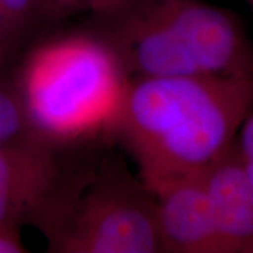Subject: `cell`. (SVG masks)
Wrapping results in <instances>:
<instances>
[{
  "label": "cell",
  "mask_w": 253,
  "mask_h": 253,
  "mask_svg": "<svg viewBox=\"0 0 253 253\" xmlns=\"http://www.w3.org/2000/svg\"><path fill=\"white\" fill-rule=\"evenodd\" d=\"M245 1H246V3H248V4L251 6V9L253 10V0H245Z\"/></svg>",
  "instance_id": "cell-13"
},
{
  "label": "cell",
  "mask_w": 253,
  "mask_h": 253,
  "mask_svg": "<svg viewBox=\"0 0 253 253\" xmlns=\"http://www.w3.org/2000/svg\"><path fill=\"white\" fill-rule=\"evenodd\" d=\"M253 107V79L132 78L116 138L149 190L203 172L236 142Z\"/></svg>",
  "instance_id": "cell-1"
},
{
  "label": "cell",
  "mask_w": 253,
  "mask_h": 253,
  "mask_svg": "<svg viewBox=\"0 0 253 253\" xmlns=\"http://www.w3.org/2000/svg\"><path fill=\"white\" fill-rule=\"evenodd\" d=\"M236 148L248 176L253 183V107L245 118L236 136Z\"/></svg>",
  "instance_id": "cell-10"
},
{
  "label": "cell",
  "mask_w": 253,
  "mask_h": 253,
  "mask_svg": "<svg viewBox=\"0 0 253 253\" xmlns=\"http://www.w3.org/2000/svg\"><path fill=\"white\" fill-rule=\"evenodd\" d=\"M251 253H253V249H252V252H251Z\"/></svg>",
  "instance_id": "cell-14"
},
{
  "label": "cell",
  "mask_w": 253,
  "mask_h": 253,
  "mask_svg": "<svg viewBox=\"0 0 253 253\" xmlns=\"http://www.w3.org/2000/svg\"><path fill=\"white\" fill-rule=\"evenodd\" d=\"M30 135L23 103L16 87L0 84V145Z\"/></svg>",
  "instance_id": "cell-8"
},
{
  "label": "cell",
  "mask_w": 253,
  "mask_h": 253,
  "mask_svg": "<svg viewBox=\"0 0 253 253\" xmlns=\"http://www.w3.org/2000/svg\"><path fill=\"white\" fill-rule=\"evenodd\" d=\"M118 0H49L55 13H79L93 11L99 14L110 9Z\"/></svg>",
  "instance_id": "cell-11"
},
{
  "label": "cell",
  "mask_w": 253,
  "mask_h": 253,
  "mask_svg": "<svg viewBox=\"0 0 253 253\" xmlns=\"http://www.w3.org/2000/svg\"><path fill=\"white\" fill-rule=\"evenodd\" d=\"M68 154L33 135L0 145V225H37L79 169Z\"/></svg>",
  "instance_id": "cell-5"
},
{
  "label": "cell",
  "mask_w": 253,
  "mask_h": 253,
  "mask_svg": "<svg viewBox=\"0 0 253 253\" xmlns=\"http://www.w3.org/2000/svg\"><path fill=\"white\" fill-rule=\"evenodd\" d=\"M97 30L132 78L253 79V42L232 11L201 0H118Z\"/></svg>",
  "instance_id": "cell-3"
},
{
  "label": "cell",
  "mask_w": 253,
  "mask_h": 253,
  "mask_svg": "<svg viewBox=\"0 0 253 253\" xmlns=\"http://www.w3.org/2000/svg\"><path fill=\"white\" fill-rule=\"evenodd\" d=\"M54 11L49 0H0V28H18L41 11Z\"/></svg>",
  "instance_id": "cell-9"
},
{
  "label": "cell",
  "mask_w": 253,
  "mask_h": 253,
  "mask_svg": "<svg viewBox=\"0 0 253 253\" xmlns=\"http://www.w3.org/2000/svg\"><path fill=\"white\" fill-rule=\"evenodd\" d=\"M26 246L20 236V226L0 225V253H24Z\"/></svg>",
  "instance_id": "cell-12"
},
{
  "label": "cell",
  "mask_w": 253,
  "mask_h": 253,
  "mask_svg": "<svg viewBox=\"0 0 253 253\" xmlns=\"http://www.w3.org/2000/svg\"><path fill=\"white\" fill-rule=\"evenodd\" d=\"M94 31L56 36L33 48L14 83L30 135L65 151L116 138L132 79L117 49Z\"/></svg>",
  "instance_id": "cell-2"
},
{
  "label": "cell",
  "mask_w": 253,
  "mask_h": 253,
  "mask_svg": "<svg viewBox=\"0 0 253 253\" xmlns=\"http://www.w3.org/2000/svg\"><path fill=\"white\" fill-rule=\"evenodd\" d=\"M36 226L49 252H162L154 193L111 161L79 168Z\"/></svg>",
  "instance_id": "cell-4"
},
{
  "label": "cell",
  "mask_w": 253,
  "mask_h": 253,
  "mask_svg": "<svg viewBox=\"0 0 253 253\" xmlns=\"http://www.w3.org/2000/svg\"><path fill=\"white\" fill-rule=\"evenodd\" d=\"M217 228L221 252L251 253L253 249V183L236 142L203 172Z\"/></svg>",
  "instance_id": "cell-7"
},
{
  "label": "cell",
  "mask_w": 253,
  "mask_h": 253,
  "mask_svg": "<svg viewBox=\"0 0 253 253\" xmlns=\"http://www.w3.org/2000/svg\"><path fill=\"white\" fill-rule=\"evenodd\" d=\"M203 172L151 190L162 252L222 253Z\"/></svg>",
  "instance_id": "cell-6"
}]
</instances>
